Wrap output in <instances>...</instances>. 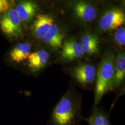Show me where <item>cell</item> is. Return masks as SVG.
Instances as JSON below:
<instances>
[{"mask_svg": "<svg viewBox=\"0 0 125 125\" xmlns=\"http://www.w3.org/2000/svg\"><path fill=\"white\" fill-rule=\"evenodd\" d=\"M81 112L80 97L70 89L53 108L47 125H78L82 121Z\"/></svg>", "mask_w": 125, "mask_h": 125, "instance_id": "1", "label": "cell"}, {"mask_svg": "<svg viewBox=\"0 0 125 125\" xmlns=\"http://www.w3.org/2000/svg\"><path fill=\"white\" fill-rule=\"evenodd\" d=\"M115 59L112 51L106 52L103 56L95 77L94 105H98L104 95L112 90Z\"/></svg>", "mask_w": 125, "mask_h": 125, "instance_id": "2", "label": "cell"}, {"mask_svg": "<svg viewBox=\"0 0 125 125\" xmlns=\"http://www.w3.org/2000/svg\"><path fill=\"white\" fill-rule=\"evenodd\" d=\"M0 27L3 32L9 38H18L22 35L21 21L13 9H9L1 16Z\"/></svg>", "mask_w": 125, "mask_h": 125, "instance_id": "3", "label": "cell"}, {"mask_svg": "<svg viewBox=\"0 0 125 125\" xmlns=\"http://www.w3.org/2000/svg\"><path fill=\"white\" fill-rule=\"evenodd\" d=\"M125 22L124 12L118 8L106 10L99 20V27L103 31L116 30L123 27Z\"/></svg>", "mask_w": 125, "mask_h": 125, "instance_id": "4", "label": "cell"}, {"mask_svg": "<svg viewBox=\"0 0 125 125\" xmlns=\"http://www.w3.org/2000/svg\"><path fill=\"white\" fill-rule=\"evenodd\" d=\"M72 76L83 87L88 88L95 80V69L92 64L82 63L74 67L72 71Z\"/></svg>", "mask_w": 125, "mask_h": 125, "instance_id": "5", "label": "cell"}, {"mask_svg": "<svg viewBox=\"0 0 125 125\" xmlns=\"http://www.w3.org/2000/svg\"><path fill=\"white\" fill-rule=\"evenodd\" d=\"M73 11L76 17L84 22H92L96 16V9L93 5L84 1L76 2L73 6Z\"/></svg>", "mask_w": 125, "mask_h": 125, "instance_id": "6", "label": "cell"}, {"mask_svg": "<svg viewBox=\"0 0 125 125\" xmlns=\"http://www.w3.org/2000/svg\"><path fill=\"white\" fill-rule=\"evenodd\" d=\"M61 48L62 58L66 61H72L80 58L84 54L81 45L72 39L65 40Z\"/></svg>", "mask_w": 125, "mask_h": 125, "instance_id": "7", "label": "cell"}, {"mask_svg": "<svg viewBox=\"0 0 125 125\" xmlns=\"http://www.w3.org/2000/svg\"><path fill=\"white\" fill-rule=\"evenodd\" d=\"M54 24L53 18L50 15L38 14L31 26V30L34 36L42 39L50 27Z\"/></svg>", "mask_w": 125, "mask_h": 125, "instance_id": "8", "label": "cell"}, {"mask_svg": "<svg viewBox=\"0 0 125 125\" xmlns=\"http://www.w3.org/2000/svg\"><path fill=\"white\" fill-rule=\"evenodd\" d=\"M125 77V54L122 52L117 54L115 59V73L113 80L112 90L119 88Z\"/></svg>", "mask_w": 125, "mask_h": 125, "instance_id": "9", "label": "cell"}, {"mask_svg": "<svg viewBox=\"0 0 125 125\" xmlns=\"http://www.w3.org/2000/svg\"><path fill=\"white\" fill-rule=\"evenodd\" d=\"M15 10L21 21L29 22L36 14L37 6L31 1H23L16 5Z\"/></svg>", "mask_w": 125, "mask_h": 125, "instance_id": "10", "label": "cell"}, {"mask_svg": "<svg viewBox=\"0 0 125 125\" xmlns=\"http://www.w3.org/2000/svg\"><path fill=\"white\" fill-rule=\"evenodd\" d=\"M49 58V54L44 50L30 53L27 58L28 67L32 72H38L45 67Z\"/></svg>", "mask_w": 125, "mask_h": 125, "instance_id": "11", "label": "cell"}, {"mask_svg": "<svg viewBox=\"0 0 125 125\" xmlns=\"http://www.w3.org/2000/svg\"><path fill=\"white\" fill-rule=\"evenodd\" d=\"M88 123L89 125H111L109 114L105 112L98 105H94L91 113L88 118H82V121Z\"/></svg>", "mask_w": 125, "mask_h": 125, "instance_id": "12", "label": "cell"}, {"mask_svg": "<svg viewBox=\"0 0 125 125\" xmlns=\"http://www.w3.org/2000/svg\"><path fill=\"white\" fill-rule=\"evenodd\" d=\"M64 35L59 30L56 24H53L43 38L45 43L49 45L55 49H58L62 47Z\"/></svg>", "mask_w": 125, "mask_h": 125, "instance_id": "13", "label": "cell"}, {"mask_svg": "<svg viewBox=\"0 0 125 125\" xmlns=\"http://www.w3.org/2000/svg\"><path fill=\"white\" fill-rule=\"evenodd\" d=\"M81 43L84 53L94 55L98 52L99 40L96 35L86 34L82 37Z\"/></svg>", "mask_w": 125, "mask_h": 125, "instance_id": "14", "label": "cell"}, {"mask_svg": "<svg viewBox=\"0 0 125 125\" xmlns=\"http://www.w3.org/2000/svg\"><path fill=\"white\" fill-rule=\"evenodd\" d=\"M31 46L28 43L19 44L10 52V58L15 62L20 63L27 59L30 54Z\"/></svg>", "mask_w": 125, "mask_h": 125, "instance_id": "15", "label": "cell"}, {"mask_svg": "<svg viewBox=\"0 0 125 125\" xmlns=\"http://www.w3.org/2000/svg\"><path fill=\"white\" fill-rule=\"evenodd\" d=\"M114 38L116 43L121 46H125V28L124 27H121L116 29L115 33Z\"/></svg>", "mask_w": 125, "mask_h": 125, "instance_id": "16", "label": "cell"}, {"mask_svg": "<svg viewBox=\"0 0 125 125\" xmlns=\"http://www.w3.org/2000/svg\"><path fill=\"white\" fill-rule=\"evenodd\" d=\"M10 4L7 0H0V14L5 13L9 10Z\"/></svg>", "mask_w": 125, "mask_h": 125, "instance_id": "17", "label": "cell"}]
</instances>
